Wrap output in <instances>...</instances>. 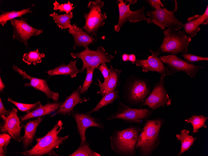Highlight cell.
I'll return each instance as SVG.
<instances>
[{"label": "cell", "instance_id": "4316f807", "mask_svg": "<svg viewBox=\"0 0 208 156\" xmlns=\"http://www.w3.org/2000/svg\"><path fill=\"white\" fill-rule=\"evenodd\" d=\"M119 93L118 91L116 90L105 95L96 107L88 113L91 114L93 112L98 111L102 107L112 103L116 99L119 98Z\"/></svg>", "mask_w": 208, "mask_h": 156}, {"label": "cell", "instance_id": "e575fe53", "mask_svg": "<svg viewBox=\"0 0 208 156\" xmlns=\"http://www.w3.org/2000/svg\"><path fill=\"white\" fill-rule=\"evenodd\" d=\"M53 9L54 10H59L60 12H65L66 13H68L74 9L75 7H73V4L68 1L67 3L59 4L55 1L53 3Z\"/></svg>", "mask_w": 208, "mask_h": 156}, {"label": "cell", "instance_id": "7402d4cb", "mask_svg": "<svg viewBox=\"0 0 208 156\" xmlns=\"http://www.w3.org/2000/svg\"><path fill=\"white\" fill-rule=\"evenodd\" d=\"M61 103L60 102H48L44 105H41L31 112L21 116V122L54 112L59 109Z\"/></svg>", "mask_w": 208, "mask_h": 156}, {"label": "cell", "instance_id": "ba28073f", "mask_svg": "<svg viewBox=\"0 0 208 156\" xmlns=\"http://www.w3.org/2000/svg\"><path fill=\"white\" fill-rule=\"evenodd\" d=\"M162 62L166 65L167 75H172L178 72H183L191 78H195L198 71L204 67L201 65L190 63L178 57L175 54L163 55L159 57Z\"/></svg>", "mask_w": 208, "mask_h": 156}, {"label": "cell", "instance_id": "8992f818", "mask_svg": "<svg viewBox=\"0 0 208 156\" xmlns=\"http://www.w3.org/2000/svg\"><path fill=\"white\" fill-rule=\"evenodd\" d=\"M70 55L73 58L81 59L83 62L82 67L79 70L80 73H83L88 67L97 69L98 66L103 63H110L114 58V56L106 52L102 46H98L96 50H90L88 46L80 52H71Z\"/></svg>", "mask_w": 208, "mask_h": 156}, {"label": "cell", "instance_id": "83f0119b", "mask_svg": "<svg viewBox=\"0 0 208 156\" xmlns=\"http://www.w3.org/2000/svg\"><path fill=\"white\" fill-rule=\"evenodd\" d=\"M30 7L24 9L19 11H12L4 12L0 16V24L3 26L7 21L14 19L17 17H21L22 15L31 12Z\"/></svg>", "mask_w": 208, "mask_h": 156}, {"label": "cell", "instance_id": "9a60e30c", "mask_svg": "<svg viewBox=\"0 0 208 156\" xmlns=\"http://www.w3.org/2000/svg\"><path fill=\"white\" fill-rule=\"evenodd\" d=\"M12 68L14 71L17 72L22 77V79H27L30 81L29 83H24V87L31 86L42 92L46 95L48 99H51L55 102L58 100V93L54 92L50 89L45 80L31 77L25 71L14 65Z\"/></svg>", "mask_w": 208, "mask_h": 156}, {"label": "cell", "instance_id": "4dcf8cb0", "mask_svg": "<svg viewBox=\"0 0 208 156\" xmlns=\"http://www.w3.org/2000/svg\"><path fill=\"white\" fill-rule=\"evenodd\" d=\"M101 155L93 151L89 147V143H84L69 156H100Z\"/></svg>", "mask_w": 208, "mask_h": 156}, {"label": "cell", "instance_id": "9c48e42d", "mask_svg": "<svg viewBox=\"0 0 208 156\" xmlns=\"http://www.w3.org/2000/svg\"><path fill=\"white\" fill-rule=\"evenodd\" d=\"M152 112V110L147 109L131 108L120 102L117 111L106 119L108 121L121 119L127 123H139L149 116Z\"/></svg>", "mask_w": 208, "mask_h": 156}, {"label": "cell", "instance_id": "ac0fdd59", "mask_svg": "<svg viewBox=\"0 0 208 156\" xmlns=\"http://www.w3.org/2000/svg\"><path fill=\"white\" fill-rule=\"evenodd\" d=\"M68 31L73 37L74 45L72 49L74 50L77 47L85 48L90 44H94L97 40L102 38L91 36L76 23L70 24Z\"/></svg>", "mask_w": 208, "mask_h": 156}, {"label": "cell", "instance_id": "74e56055", "mask_svg": "<svg viewBox=\"0 0 208 156\" xmlns=\"http://www.w3.org/2000/svg\"><path fill=\"white\" fill-rule=\"evenodd\" d=\"M146 1L149 5L155 10L164 7V5L160 0H148Z\"/></svg>", "mask_w": 208, "mask_h": 156}, {"label": "cell", "instance_id": "8d00e7d4", "mask_svg": "<svg viewBox=\"0 0 208 156\" xmlns=\"http://www.w3.org/2000/svg\"><path fill=\"white\" fill-rule=\"evenodd\" d=\"M105 63H102L97 68L101 72L103 76L104 80L108 78L109 73V69L108 68Z\"/></svg>", "mask_w": 208, "mask_h": 156}, {"label": "cell", "instance_id": "3957f363", "mask_svg": "<svg viewBox=\"0 0 208 156\" xmlns=\"http://www.w3.org/2000/svg\"><path fill=\"white\" fill-rule=\"evenodd\" d=\"M163 121L160 118L147 121L140 133L136 145L142 156H150L158 146Z\"/></svg>", "mask_w": 208, "mask_h": 156}, {"label": "cell", "instance_id": "60d3db41", "mask_svg": "<svg viewBox=\"0 0 208 156\" xmlns=\"http://www.w3.org/2000/svg\"><path fill=\"white\" fill-rule=\"evenodd\" d=\"M136 60V56L134 54H129L128 61L132 62V63L134 62Z\"/></svg>", "mask_w": 208, "mask_h": 156}, {"label": "cell", "instance_id": "5b68a950", "mask_svg": "<svg viewBox=\"0 0 208 156\" xmlns=\"http://www.w3.org/2000/svg\"><path fill=\"white\" fill-rule=\"evenodd\" d=\"M174 2L175 8L173 11L169 10L164 7L147 12L146 14L151 19L152 23L157 25L164 31L166 28L176 31L182 28L184 23L174 15L178 8L177 2L175 0Z\"/></svg>", "mask_w": 208, "mask_h": 156}, {"label": "cell", "instance_id": "6da1fadb", "mask_svg": "<svg viewBox=\"0 0 208 156\" xmlns=\"http://www.w3.org/2000/svg\"><path fill=\"white\" fill-rule=\"evenodd\" d=\"M60 120L57 121L50 131L43 137L36 139L37 143L30 149L21 152H15L26 156H41L44 155L58 156L54 150L59 148V145L64 143L69 136L62 137L59 135L60 132L64 128Z\"/></svg>", "mask_w": 208, "mask_h": 156}, {"label": "cell", "instance_id": "603a6c76", "mask_svg": "<svg viewBox=\"0 0 208 156\" xmlns=\"http://www.w3.org/2000/svg\"><path fill=\"white\" fill-rule=\"evenodd\" d=\"M77 60H71L69 63L66 65L63 63L53 69L45 72L49 76H51L58 75H64L70 76L73 78L76 77L79 72L76 66Z\"/></svg>", "mask_w": 208, "mask_h": 156}, {"label": "cell", "instance_id": "ab89813d", "mask_svg": "<svg viewBox=\"0 0 208 156\" xmlns=\"http://www.w3.org/2000/svg\"><path fill=\"white\" fill-rule=\"evenodd\" d=\"M10 110H7L4 107L1 100V98H0V116L2 115H4L5 116L7 117L9 115Z\"/></svg>", "mask_w": 208, "mask_h": 156}, {"label": "cell", "instance_id": "cb8c5ba5", "mask_svg": "<svg viewBox=\"0 0 208 156\" xmlns=\"http://www.w3.org/2000/svg\"><path fill=\"white\" fill-rule=\"evenodd\" d=\"M201 15L196 14L190 17L187 19V21L184 24L182 28L186 34H188L191 37L195 36L197 33L201 28L199 21Z\"/></svg>", "mask_w": 208, "mask_h": 156}, {"label": "cell", "instance_id": "836d02e7", "mask_svg": "<svg viewBox=\"0 0 208 156\" xmlns=\"http://www.w3.org/2000/svg\"><path fill=\"white\" fill-rule=\"evenodd\" d=\"M94 69V68L91 67H88L86 69V77L81 87V94L87 91L92 82L93 74Z\"/></svg>", "mask_w": 208, "mask_h": 156}, {"label": "cell", "instance_id": "b9f144b4", "mask_svg": "<svg viewBox=\"0 0 208 156\" xmlns=\"http://www.w3.org/2000/svg\"><path fill=\"white\" fill-rule=\"evenodd\" d=\"M129 54H124L122 56V60L123 61L126 62L128 61Z\"/></svg>", "mask_w": 208, "mask_h": 156}, {"label": "cell", "instance_id": "7bdbcfd3", "mask_svg": "<svg viewBox=\"0 0 208 156\" xmlns=\"http://www.w3.org/2000/svg\"><path fill=\"white\" fill-rule=\"evenodd\" d=\"M5 87V85L0 78V92H2Z\"/></svg>", "mask_w": 208, "mask_h": 156}, {"label": "cell", "instance_id": "277c9868", "mask_svg": "<svg viewBox=\"0 0 208 156\" xmlns=\"http://www.w3.org/2000/svg\"><path fill=\"white\" fill-rule=\"evenodd\" d=\"M163 39L161 45L155 52L159 54L166 53L172 55L188 53L189 45L191 38L184 31L172 30L169 28L163 31Z\"/></svg>", "mask_w": 208, "mask_h": 156}, {"label": "cell", "instance_id": "2e32d148", "mask_svg": "<svg viewBox=\"0 0 208 156\" xmlns=\"http://www.w3.org/2000/svg\"><path fill=\"white\" fill-rule=\"evenodd\" d=\"M127 91L128 99L130 102L135 104L143 103L150 92L146 81L139 78L133 81Z\"/></svg>", "mask_w": 208, "mask_h": 156}, {"label": "cell", "instance_id": "ffe728a7", "mask_svg": "<svg viewBox=\"0 0 208 156\" xmlns=\"http://www.w3.org/2000/svg\"><path fill=\"white\" fill-rule=\"evenodd\" d=\"M121 70L114 68L111 65L109 69V73L108 78L102 83L97 79L98 83H94L100 87L99 90L97 93L102 97L116 90L118 83Z\"/></svg>", "mask_w": 208, "mask_h": 156}, {"label": "cell", "instance_id": "d590c367", "mask_svg": "<svg viewBox=\"0 0 208 156\" xmlns=\"http://www.w3.org/2000/svg\"><path fill=\"white\" fill-rule=\"evenodd\" d=\"M181 56L187 62L192 63L201 61H208V58L192 54L190 53L182 54Z\"/></svg>", "mask_w": 208, "mask_h": 156}, {"label": "cell", "instance_id": "e0dca14e", "mask_svg": "<svg viewBox=\"0 0 208 156\" xmlns=\"http://www.w3.org/2000/svg\"><path fill=\"white\" fill-rule=\"evenodd\" d=\"M149 51L151 55L148 56L147 59H136L132 64L141 67L143 72H156L159 73L161 76L165 77L167 75V69L162 62L159 57V55L153 51L149 48Z\"/></svg>", "mask_w": 208, "mask_h": 156}, {"label": "cell", "instance_id": "484cf974", "mask_svg": "<svg viewBox=\"0 0 208 156\" xmlns=\"http://www.w3.org/2000/svg\"><path fill=\"white\" fill-rule=\"evenodd\" d=\"M50 15L53 17V20L57 26L62 30L69 28L71 23L70 20L73 17L72 11L68 13L59 15L54 12Z\"/></svg>", "mask_w": 208, "mask_h": 156}, {"label": "cell", "instance_id": "7a4b0ae2", "mask_svg": "<svg viewBox=\"0 0 208 156\" xmlns=\"http://www.w3.org/2000/svg\"><path fill=\"white\" fill-rule=\"evenodd\" d=\"M140 132L139 126L132 125L123 130H115L110 137L111 149L120 155L135 156Z\"/></svg>", "mask_w": 208, "mask_h": 156}, {"label": "cell", "instance_id": "30bf717a", "mask_svg": "<svg viewBox=\"0 0 208 156\" xmlns=\"http://www.w3.org/2000/svg\"><path fill=\"white\" fill-rule=\"evenodd\" d=\"M117 1L119 18L117 24L114 26V30L116 32H119L121 27L127 21L135 23L139 21H144L148 23H152L150 18L147 17L145 15V6L133 11L130 9V3L126 5V2H124L123 0Z\"/></svg>", "mask_w": 208, "mask_h": 156}, {"label": "cell", "instance_id": "f546056e", "mask_svg": "<svg viewBox=\"0 0 208 156\" xmlns=\"http://www.w3.org/2000/svg\"><path fill=\"white\" fill-rule=\"evenodd\" d=\"M208 119L204 115H193L188 119L185 120L188 123H191L193 126V134L198 132V130L202 127L206 128L205 122Z\"/></svg>", "mask_w": 208, "mask_h": 156}, {"label": "cell", "instance_id": "52a82bcc", "mask_svg": "<svg viewBox=\"0 0 208 156\" xmlns=\"http://www.w3.org/2000/svg\"><path fill=\"white\" fill-rule=\"evenodd\" d=\"M104 4L101 0L90 1L87 6L90 11L88 13H84L85 23L82 28L91 36L96 37L99 29L105 24L107 15L106 12L102 14L101 10Z\"/></svg>", "mask_w": 208, "mask_h": 156}, {"label": "cell", "instance_id": "1f68e13d", "mask_svg": "<svg viewBox=\"0 0 208 156\" xmlns=\"http://www.w3.org/2000/svg\"><path fill=\"white\" fill-rule=\"evenodd\" d=\"M7 101L15 105L20 111L28 114L36 109L42 104L40 101L33 104H26L16 102L9 97Z\"/></svg>", "mask_w": 208, "mask_h": 156}, {"label": "cell", "instance_id": "7c38bea8", "mask_svg": "<svg viewBox=\"0 0 208 156\" xmlns=\"http://www.w3.org/2000/svg\"><path fill=\"white\" fill-rule=\"evenodd\" d=\"M17 112V109L13 108L7 117L3 115L0 116L2 121L0 125V132L9 134L15 141L20 142L21 140V131L23 125H21Z\"/></svg>", "mask_w": 208, "mask_h": 156}, {"label": "cell", "instance_id": "f35d334b", "mask_svg": "<svg viewBox=\"0 0 208 156\" xmlns=\"http://www.w3.org/2000/svg\"><path fill=\"white\" fill-rule=\"evenodd\" d=\"M200 25H207L208 24V6L202 15H201L199 21Z\"/></svg>", "mask_w": 208, "mask_h": 156}, {"label": "cell", "instance_id": "d6a6232c", "mask_svg": "<svg viewBox=\"0 0 208 156\" xmlns=\"http://www.w3.org/2000/svg\"><path fill=\"white\" fill-rule=\"evenodd\" d=\"M12 137L8 134H0V156H5L7 151V147L10 142Z\"/></svg>", "mask_w": 208, "mask_h": 156}, {"label": "cell", "instance_id": "f1b7e54d", "mask_svg": "<svg viewBox=\"0 0 208 156\" xmlns=\"http://www.w3.org/2000/svg\"><path fill=\"white\" fill-rule=\"evenodd\" d=\"M45 56L44 53H40L37 49L33 51H29L28 53H25L22 56V59L28 65L32 64L35 65L40 63Z\"/></svg>", "mask_w": 208, "mask_h": 156}, {"label": "cell", "instance_id": "d4e9b609", "mask_svg": "<svg viewBox=\"0 0 208 156\" xmlns=\"http://www.w3.org/2000/svg\"><path fill=\"white\" fill-rule=\"evenodd\" d=\"M189 133L188 130L184 129L181 130L180 134L176 135L177 139L181 142L180 151L177 156L180 155L189 150L196 139L197 138L189 135Z\"/></svg>", "mask_w": 208, "mask_h": 156}, {"label": "cell", "instance_id": "ee69618b", "mask_svg": "<svg viewBox=\"0 0 208 156\" xmlns=\"http://www.w3.org/2000/svg\"><path fill=\"white\" fill-rule=\"evenodd\" d=\"M137 2V1L136 0H125V2H128L130 4H132L136 3Z\"/></svg>", "mask_w": 208, "mask_h": 156}, {"label": "cell", "instance_id": "8fae6325", "mask_svg": "<svg viewBox=\"0 0 208 156\" xmlns=\"http://www.w3.org/2000/svg\"><path fill=\"white\" fill-rule=\"evenodd\" d=\"M164 77L161 76L159 81L154 85L152 91L140 107L147 106L152 110H155L160 107L168 106L171 104L172 100L164 87Z\"/></svg>", "mask_w": 208, "mask_h": 156}, {"label": "cell", "instance_id": "d6986e66", "mask_svg": "<svg viewBox=\"0 0 208 156\" xmlns=\"http://www.w3.org/2000/svg\"><path fill=\"white\" fill-rule=\"evenodd\" d=\"M82 86H80L73 91L63 103L59 109L51 115L53 117L58 114L66 116L70 115L73 112V109L77 104L86 102L89 98L81 97Z\"/></svg>", "mask_w": 208, "mask_h": 156}, {"label": "cell", "instance_id": "44dd1931", "mask_svg": "<svg viewBox=\"0 0 208 156\" xmlns=\"http://www.w3.org/2000/svg\"><path fill=\"white\" fill-rule=\"evenodd\" d=\"M44 116H40L36 120L29 121L24 127V134L21 137L23 149L25 150L32 145L36 129Z\"/></svg>", "mask_w": 208, "mask_h": 156}, {"label": "cell", "instance_id": "5bb4252c", "mask_svg": "<svg viewBox=\"0 0 208 156\" xmlns=\"http://www.w3.org/2000/svg\"><path fill=\"white\" fill-rule=\"evenodd\" d=\"M71 114L76 123V129L80 137V145L87 143L85 132L88 128L95 127L104 129V125L100 121L99 118L92 117L91 114L88 113H83L74 111Z\"/></svg>", "mask_w": 208, "mask_h": 156}, {"label": "cell", "instance_id": "4fadbf2b", "mask_svg": "<svg viewBox=\"0 0 208 156\" xmlns=\"http://www.w3.org/2000/svg\"><path fill=\"white\" fill-rule=\"evenodd\" d=\"M26 19H13L10 20L12 26L13 34L12 38L23 43L27 47L28 40L31 37L42 34L43 30H38L30 26Z\"/></svg>", "mask_w": 208, "mask_h": 156}]
</instances>
